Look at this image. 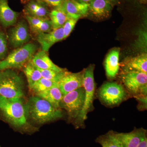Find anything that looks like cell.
Returning <instances> with one entry per match:
<instances>
[{
	"mask_svg": "<svg viewBox=\"0 0 147 147\" xmlns=\"http://www.w3.org/2000/svg\"><path fill=\"white\" fill-rule=\"evenodd\" d=\"M24 105L27 118L38 124H43L63 117L60 108H55L47 100L37 96L30 97Z\"/></svg>",
	"mask_w": 147,
	"mask_h": 147,
	"instance_id": "6da1fadb",
	"label": "cell"
},
{
	"mask_svg": "<svg viewBox=\"0 0 147 147\" xmlns=\"http://www.w3.org/2000/svg\"><path fill=\"white\" fill-rule=\"evenodd\" d=\"M0 111L6 120L15 127L21 128L28 124L21 98H6L0 95Z\"/></svg>",
	"mask_w": 147,
	"mask_h": 147,
	"instance_id": "7a4b0ae2",
	"label": "cell"
},
{
	"mask_svg": "<svg viewBox=\"0 0 147 147\" xmlns=\"http://www.w3.org/2000/svg\"><path fill=\"white\" fill-rule=\"evenodd\" d=\"M23 79L11 69L0 71V95L6 98H22L24 96Z\"/></svg>",
	"mask_w": 147,
	"mask_h": 147,
	"instance_id": "3957f363",
	"label": "cell"
},
{
	"mask_svg": "<svg viewBox=\"0 0 147 147\" xmlns=\"http://www.w3.org/2000/svg\"><path fill=\"white\" fill-rule=\"evenodd\" d=\"M36 49L35 44L29 43L13 50L6 58L0 61V71L24 67L31 61Z\"/></svg>",
	"mask_w": 147,
	"mask_h": 147,
	"instance_id": "277c9868",
	"label": "cell"
},
{
	"mask_svg": "<svg viewBox=\"0 0 147 147\" xmlns=\"http://www.w3.org/2000/svg\"><path fill=\"white\" fill-rule=\"evenodd\" d=\"M94 65H90L84 69L83 87L85 91V98L84 106L81 112L76 117V121L79 125H83L86 119L88 113L93 108V101L94 98L95 84L94 70Z\"/></svg>",
	"mask_w": 147,
	"mask_h": 147,
	"instance_id": "5b68a950",
	"label": "cell"
},
{
	"mask_svg": "<svg viewBox=\"0 0 147 147\" xmlns=\"http://www.w3.org/2000/svg\"><path fill=\"white\" fill-rule=\"evenodd\" d=\"M121 79L127 91L134 97L147 96V74L122 72Z\"/></svg>",
	"mask_w": 147,
	"mask_h": 147,
	"instance_id": "8992f818",
	"label": "cell"
},
{
	"mask_svg": "<svg viewBox=\"0 0 147 147\" xmlns=\"http://www.w3.org/2000/svg\"><path fill=\"white\" fill-rule=\"evenodd\" d=\"M127 93L124 87L115 82H108L102 85L98 91L100 100L110 106L120 104L125 100Z\"/></svg>",
	"mask_w": 147,
	"mask_h": 147,
	"instance_id": "52a82bcc",
	"label": "cell"
},
{
	"mask_svg": "<svg viewBox=\"0 0 147 147\" xmlns=\"http://www.w3.org/2000/svg\"><path fill=\"white\" fill-rule=\"evenodd\" d=\"M85 98L83 87L64 95L60 106L67 112L70 118L76 119L84 106Z\"/></svg>",
	"mask_w": 147,
	"mask_h": 147,
	"instance_id": "ba28073f",
	"label": "cell"
},
{
	"mask_svg": "<svg viewBox=\"0 0 147 147\" xmlns=\"http://www.w3.org/2000/svg\"><path fill=\"white\" fill-rule=\"evenodd\" d=\"M28 27L24 21L18 22L9 33V40L13 47H19L26 44L30 40Z\"/></svg>",
	"mask_w": 147,
	"mask_h": 147,
	"instance_id": "9c48e42d",
	"label": "cell"
},
{
	"mask_svg": "<svg viewBox=\"0 0 147 147\" xmlns=\"http://www.w3.org/2000/svg\"><path fill=\"white\" fill-rule=\"evenodd\" d=\"M84 70L78 73L66 72L64 76L58 83L59 87L63 94L83 87Z\"/></svg>",
	"mask_w": 147,
	"mask_h": 147,
	"instance_id": "30bf717a",
	"label": "cell"
},
{
	"mask_svg": "<svg viewBox=\"0 0 147 147\" xmlns=\"http://www.w3.org/2000/svg\"><path fill=\"white\" fill-rule=\"evenodd\" d=\"M122 72H137L147 74V55L143 53L134 57L127 58L121 65Z\"/></svg>",
	"mask_w": 147,
	"mask_h": 147,
	"instance_id": "8fae6325",
	"label": "cell"
},
{
	"mask_svg": "<svg viewBox=\"0 0 147 147\" xmlns=\"http://www.w3.org/2000/svg\"><path fill=\"white\" fill-rule=\"evenodd\" d=\"M146 133V129L140 128H135L128 133L115 132V135L121 147H137Z\"/></svg>",
	"mask_w": 147,
	"mask_h": 147,
	"instance_id": "7c38bea8",
	"label": "cell"
},
{
	"mask_svg": "<svg viewBox=\"0 0 147 147\" xmlns=\"http://www.w3.org/2000/svg\"><path fill=\"white\" fill-rule=\"evenodd\" d=\"M58 7L63 10L69 18L79 19L89 12V4L80 3L76 0H66Z\"/></svg>",
	"mask_w": 147,
	"mask_h": 147,
	"instance_id": "4fadbf2b",
	"label": "cell"
},
{
	"mask_svg": "<svg viewBox=\"0 0 147 147\" xmlns=\"http://www.w3.org/2000/svg\"><path fill=\"white\" fill-rule=\"evenodd\" d=\"M36 39L41 45L42 50L47 52L55 43L64 39L63 28L62 27L54 29L49 32L39 34Z\"/></svg>",
	"mask_w": 147,
	"mask_h": 147,
	"instance_id": "5bb4252c",
	"label": "cell"
},
{
	"mask_svg": "<svg viewBox=\"0 0 147 147\" xmlns=\"http://www.w3.org/2000/svg\"><path fill=\"white\" fill-rule=\"evenodd\" d=\"M112 3L109 0H92L89 3L88 11L96 18H107L113 9Z\"/></svg>",
	"mask_w": 147,
	"mask_h": 147,
	"instance_id": "9a60e30c",
	"label": "cell"
},
{
	"mask_svg": "<svg viewBox=\"0 0 147 147\" xmlns=\"http://www.w3.org/2000/svg\"><path fill=\"white\" fill-rule=\"evenodd\" d=\"M26 16L42 18H47L50 12L46 4L40 0H32L25 7Z\"/></svg>",
	"mask_w": 147,
	"mask_h": 147,
	"instance_id": "2e32d148",
	"label": "cell"
},
{
	"mask_svg": "<svg viewBox=\"0 0 147 147\" xmlns=\"http://www.w3.org/2000/svg\"><path fill=\"white\" fill-rule=\"evenodd\" d=\"M119 50L115 49L108 53L104 62L105 72L109 78H115L118 73L119 69Z\"/></svg>",
	"mask_w": 147,
	"mask_h": 147,
	"instance_id": "e0dca14e",
	"label": "cell"
},
{
	"mask_svg": "<svg viewBox=\"0 0 147 147\" xmlns=\"http://www.w3.org/2000/svg\"><path fill=\"white\" fill-rule=\"evenodd\" d=\"M18 13L9 7L7 0H0V23L4 27L12 26L16 23Z\"/></svg>",
	"mask_w": 147,
	"mask_h": 147,
	"instance_id": "ac0fdd59",
	"label": "cell"
},
{
	"mask_svg": "<svg viewBox=\"0 0 147 147\" xmlns=\"http://www.w3.org/2000/svg\"><path fill=\"white\" fill-rule=\"evenodd\" d=\"M32 62L39 69H52L58 71H64L63 69L53 63L45 51H39L32 58Z\"/></svg>",
	"mask_w": 147,
	"mask_h": 147,
	"instance_id": "d6986e66",
	"label": "cell"
},
{
	"mask_svg": "<svg viewBox=\"0 0 147 147\" xmlns=\"http://www.w3.org/2000/svg\"><path fill=\"white\" fill-rule=\"evenodd\" d=\"M36 95L45 99L57 108H61L60 104L64 95L61 92L59 84L38 93Z\"/></svg>",
	"mask_w": 147,
	"mask_h": 147,
	"instance_id": "ffe728a7",
	"label": "cell"
},
{
	"mask_svg": "<svg viewBox=\"0 0 147 147\" xmlns=\"http://www.w3.org/2000/svg\"><path fill=\"white\" fill-rule=\"evenodd\" d=\"M24 71L26 76L28 86L30 89L40 79L42 78L39 69L32 63L31 61L28 62L24 67Z\"/></svg>",
	"mask_w": 147,
	"mask_h": 147,
	"instance_id": "44dd1931",
	"label": "cell"
},
{
	"mask_svg": "<svg viewBox=\"0 0 147 147\" xmlns=\"http://www.w3.org/2000/svg\"><path fill=\"white\" fill-rule=\"evenodd\" d=\"M53 30L63 26L64 24L68 19L66 13L59 7H55L49 14Z\"/></svg>",
	"mask_w": 147,
	"mask_h": 147,
	"instance_id": "7402d4cb",
	"label": "cell"
},
{
	"mask_svg": "<svg viewBox=\"0 0 147 147\" xmlns=\"http://www.w3.org/2000/svg\"><path fill=\"white\" fill-rule=\"evenodd\" d=\"M96 142L102 147H121L115 137V131H110L96 138Z\"/></svg>",
	"mask_w": 147,
	"mask_h": 147,
	"instance_id": "603a6c76",
	"label": "cell"
},
{
	"mask_svg": "<svg viewBox=\"0 0 147 147\" xmlns=\"http://www.w3.org/2000/svg\"><path fill=\"white\" fill-rule=\"evenodd\" d=\"M58 84V83L42 77L35 84L31 90L35 94L44 91Z\"/></svg>",
	"mask_w": 147,
	"mask_h": 147,
	"instance_id": "cb8c5ba5",
	"label": "cell"
},
{
	"mask_svg": "<svg viewBox=\"0 0 147 147\" xmlns=\"http://www.w3.org/2000/svg\"><path fill=\"white\" fill-rule=\"evenodd\" d=\"M42 78L59 83L67 71H58L52 69H39Z\"/></svg>",
	"mask_w": 147,
	"mask_h": 147,
	"instance_id": "d4e9b609",
	"label": "cell"
},
{
	"mask_svg": "<svg viewBox=\"0 0 147 147\" xmlns=\"http://www.w3.org/2000/svg\"><path fill=\"white\" fill-rule=\"evenodd\" d=\"M34 32L37 34L47 33L51 32L53 30L51 21L48 18H45L37 25L30 27Z\"/></svg>",
	"mask_w": 147,
	"mask_h": 147,
	"instance_id": "484cf974",
	"label": "cell"
},
{
	"mask_svg": "<svg viewBox=\"0 0 147 147\" xmlns=\"http://www.w3.org/2000/svg\"><path fill=\"white\" fill-rule=\"evenodd\" d=\"M135 47L137 49L146 53L147 32L141 30L139 33L138 38L135 43Z\"/></svg>",
	"mask_w": 147,
	"mask_h": 147,
	"instance_id": "4316f807",
	"label": "cell"
},
{
	"mask_svg": "<svg viewBox=\"0 0 147 147\" xmlns=\"http://www.w3.org/2000/svg\"><path fill=\"white\" fill-rule=\"evenodd\" d=\"M79 19L69 18L64 24L63 28L64 39L67 38L72 31Z\"/></svg>",
	"mask_w": 147,
	"mask_h": 147,
	"instance_id": "83f0119b",
	"label": "cell"
},
{
	"mask_svg": "<svg viewBox=\"0 0 147 147\" xmlns=\"http://www.w3.org/2000/svg\"><path fill=\"white\" fill-rule=\"evenodd\" d=\"M7 51V40L4 33L0 30V61L5 58Z\"/></svg>",
	"mask_w": 147,
	"mask_h": 147,
	"instance_id": "f1b7e54d",
	"label": "cell"
},
{
	"mask_svg": "<svg viewBox=\"0 0 147 147\" xmlns=\"http://www.w3.org/2000/svg\"><path fill=\"white\" fill-rule=\"evenodd\" d=\"M46 5L57 7L60 6L66 0H41Z\"/></svg>",
	"mask_w": 147,
	"mask_h": 147,
	"instance_id": "f546056e",
	"label": "cell"
},
{
	"mask_svg": "<svg viewBox=\"0 0 147 147\" xmlns=\"http://www.w3.org/2000/svg\"><path fill=\"white\" fill-rule=\"evenodd\" d=\"M137 147H147V135L145 136Z\"/></svg>",
	"mask_w": 147,
	"mask_h": 147,
	"instance_id": "4dcf8cb0",
	"label": "cell"
},
{
	"mask_svg": "<svg viewBox=\"0 0 147 147\" xmlns=\"http://www.w3.org/2000/svg\"><path fill=\"white\" fill-rule=\"evenodd\" d=\"M76 1L80 3L89 4L92 0H76Z\"/></svg>",
	"mask_w": 147,
	"mask_h": 147,
	"instance_id": "1f68e13d",
	"label": "cell"
},
{
	"mask_svg": "<svg viewBox=\"0 0 147 147\" xmlns=\"http://www.w3.org/2000/svg\"><path fill=\"white\" fill-rule=\"evenodd\" d=\"M109 1H111V2L113 3L116 2H117V1H118V0H109Z\"/></svg>",
	"mask_w": 147,
	"mask_h": 147,
	"instance_id": "d6a6232c",
	"label": "cell"
}]
</instances>
